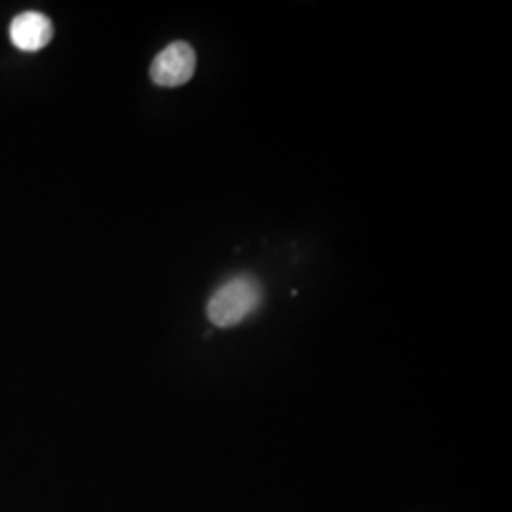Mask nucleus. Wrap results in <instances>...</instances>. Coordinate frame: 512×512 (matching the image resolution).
<instances>
[{"mask_svg":"<svg viewBox=\"0 0 512 512\" xmlns=\"http://www.w3.org/2000/svg\"><path fill=\"white\" fill-rule=\"evenodd\" d=\"M262 285L255 275L239 274L222 283L207 302V317L219 329L243 323L262 306Z\"/></svg>","mask_w":512,"mask_h":512,"instance_id":"nucleus-1","label":"nucleus"},{"mask_svg":"<svg viewBox=\"0 0 512 512\" xmlns=\"http://www.w3.org/2000/svg\"><path fill=\"white\" fill-rule=\"evenodd\" d=\"M194 71H196L194 48L188 42L177 40L156 55L150 67V78L158 86L177 88L186 84L194 76Z\"/></svg>","mask_w":512,"mask_h":512,"instance_id":"nucleus-2","label":"nucleus"},{"mask_svg":"<svg viewBox=\"0 0 512 512\" xmlns=\"http://www.w3.org/2000/svg\"><path fill=\"white\" fill-rule=\"evenodd\" d=\"M54 37V25L40 12H23L10 25V38L14 46L23 52H38L50 44Z\"/></svg>","mask_w":512,"mask_h":512,"instance_id":"nucleus-3","label":"nucleus"}]
</instances>
